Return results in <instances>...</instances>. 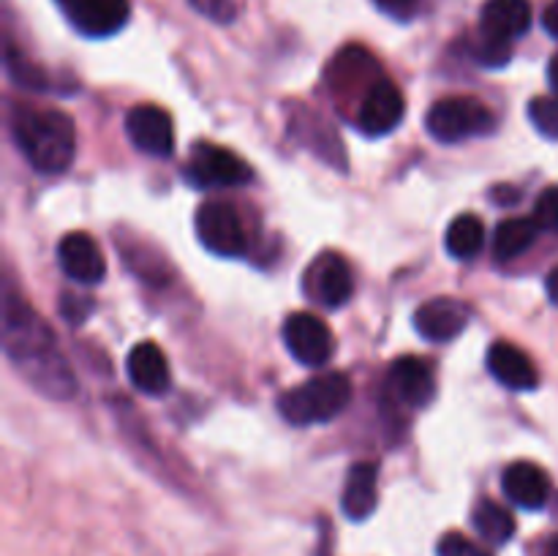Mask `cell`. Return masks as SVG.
<instances>
[{"instance_id": "cell-1", "label": "cell", "mask_w": 558, "mask_h": 556, "mask_svg": "<svg viewBox=\"0 0 558 556\" xmlns=\"http://www.w3.org/2000/svg\"><path fill=\"white\" fill-rule=\"evenodd\" d=\"M5 352L16 368L49 398H71L76 379L58 352L52 330L20 298L5 300Z\"/></svg>"}, {"instance_id": "cell-2", "label": "cell", "mask_w": 558, "mask_h": 556, "mask_svg": "<svg viewBox=\"0 0 558 556\" xmlns=\"http://www.w3.org/2000/svg\"><path fill=\"white\" fill-rule=\"evenodd\" d=\"M11 131L22 156L38 172L60 174L74 164V120L60 109L16 107L11 114Z\"/></svg>"}, {"instance_id": "cell-3", "label": "cell", "mask_w": 558, "mask_h": 556, "mask_svg": "<svg viewBox=\"0 0 558 556\" xmlns=\"http://www.w3.org/2000/svg\"><path fill=\"white\" fill-rule=\"evenodd\" d=\"M349 401H352V379L341 371H327L278 396V412L292 425H316L338 418Z\"/></svg>"}, {"instance_id": "cell-4", "label": "cell", "mask_w": 558, "mask_h": 556, "mask_svg": "<svg viewBox=\"0 0 558 556\" xmlns=\"http://www.w3.org/2000/svg\"><path fill=\"white\" fill-rule=\"evenodd\" d=\"M425 129L436 142L458 145V142L474 140V136L494 134L496 114L485 107L480 98L450 96L436 101L425 114Z\"/></svg>"}, {"instance_id": "cell-5", "label": "cell", "mask_w": 558, "mask_h": 556, "mask_svg": "<svg viewBox=\"0 0 558 556\" xmlns=\"http://www.w3.org/2000/svg\"><path fill=\"white\" fill-rule=\"evenodd\" d=\"M185 174L199 189H238L254 178L251 167L238 153L221 145H210V142L194 145L189 164H185Z\"/></svg>"}, {"instance_id": "cell-6", "label": "cell", "mask_w": 558, "mask_h": 556, "mask_svg": "<svg viewBox=\"0 0 558 556\" xmlns=\"http://www.w3.org/2000/svg\"><path fill=\"white\" fill-rule=\"evenodd\" d=\"M196 234H199L202 245L210 254L227 256V259L243 256L245 249H248L238 207L229 205V202L213 200L199 205V210H196Z\"/></svg>"}, {"instance_id": "cell-7", "label": "cell", "mask_w": 558, "mask_h": 556, "mask_svg": "<svg viewBox=\"0 0 558 556\" xmlns=\"http://www.w3.org/2000/svg\"><path fill=\"white\" fill-rule=\"evenodd\" d=\"M283 343H287L289 354L308 368L327 365L336 354V336L327 322L314 314H305V311L289 314V319L283 322Z\"/></svg>"}, {"instance_id": "cell-8", "label": "cell", "mask_w": 558, "mask_h": 556, "mask_svg": "<svg viewBox=\"0 0 558 556\" xmlns=\"http://www.w3.org/2000/svg\"><path fill=\"white\" fill-rule=\"evenodd\" d=\"M407 101L396 82L379 80L368 87L357 109V129L365 136H385L401 125Z\"/></svg>"}, {"instance_id": "cell-9", "label": "cell", "mask_w": 558, "mask_h": 556, "mask_svg": "<svg viewBox=\"0 0 558 556\" xmlns=\"http://www.w3.org/2000/svg\"><path fill=\"white\" fill-rule=\"evenodd\" d=\"M305 292L325 309H341L354 294V278L343 256L322 254L305 273Z\"/></svg>"}, {"instance_id": "cell-10", "label": "cell", "mask_w": 558, "mask_h": 556, "mask_svg": "<svg viewBox=\"0 0 558 556\" xmlns=\"http://www.w3.org/2000/svg\"><path fill=\"white\" fill-rule=\"evenodd\" d=\"M125 134L147 156L167 158L174 150V123L167 109L140 104L125 114Z\"/></svg>"}, {"instance_id": "cell-11", "label": "cell", "mask_w": 558, "mask_h": 556, "mask_svg": "<svg viewBox=\"0 0 558 556\" xmlns=\"http://www.w3.org/2000/svg\"><path fill=\"white\" fill-rule=\"evenodd\" d=\"M387 387L409 409H425L436 396V382L434 374H430V365L423 358H414V354L392 360L390 374H387Z\"/></svg>"}, {"instance_id": "cell-12", "label": "cell", "mask_w": 558, "mask_h": 556, "mask_svg": "<svg viewBox=\"0 0 558 556\" xmlns=\"http://www.w3.org/2000/svg\"><path fill=\"white\" fill-rule=\"evenodd\" d=\"M469 325V309L461 300L434 298L414 311V327L425 341L447 343L461 336Z\"/></svg>"}, {"instance_id": "cell-13", "label": "cell", "mask_w": 558, "mask_h": 556, "mask_svg": "<svg viewBox=\"0 0 558 556\" xmlns=\"http://www.w3.org/2000/svg\"><path fill=\"white\" fill-rule=\"evenodd\" d=\"M71 25L90 38L114 36L129 22V0H74L65 9Z\"/></svg>"}, {"instance_id": "cell-14", "label": "cell", "mask_w": 558, "mask_h": 556, "mask_svg": "<svg viewBox=\"0 0 558 556\" xmlns=\"http://www.w3.org/2000/svg\"><path fill=\"white\" fill-rule=\"evenodd\" d=\"M60 270L80 283H98L107 276V262L96 240L85 232L65 234L58 243Z\"/></svg>"}, {"instance_id": "cell-15", "label": "cell", "mask_w": 558, "mask_h": 556, "mask_svg": "<svg viewBox=\"0 0 558 556\" xmlns=\"http://www.w3.org/2000/svg\"><path fill=\"white\" fill-rule=\"evenodd\" d=\"M501 491L512 505L523 510H539L550 499V478L532 461H515L501 474Z\"/></svg>"}, {"instance_id": "cell-16", "label": "cell", "mask_w": 558, "mask_h": 556, "mask_svg": "<svg viewBox=\"0 0 558 556\" xmlns=\"http://www.w3.org/2000/svg\"><path fill=\"white\" fill-rule=\"evenodd\" d=\"M125 368H129V379L136 390L147 392V396H161L169 390V374L167 354L158 343L153 341H140L125 358Z\"/></svg>"}, {"instance_id": "cell-17", "label": "cell", "mask_w": 558, "mask_h": 556, "mask_svg": "<svg viewBox=\"0 0 558 556\" xmlns=\"http://www.w3.org/2000/svg\"><path fill=\"white\" fill-rule=\"evenodd\" d=\"M488 371L510 390H534L539 385L534 360L510 341H496L488 349Z\"/></svg>"}, {"instance_id": "cell-18", "label": "cell", "mask_w": 558, "mask_h": 556, "mask_svg": "<svg viewBox=\"0 0 558 556\" xmlns=\"http://www.w3.org/2000/svg\"><path fill=\"white\" fill-rule=\"evenodd\" d=\"M532 27V3L529 0H488L480 16V33L499 41H515Z\"/></svg>"}, {"instance_id": "cell-19", "label": "cell", "mask_w": 558, "mask_h": 556, "mask_svg": "<svg viewBox=\"0 0 558 556\" xmlns=\"http://www.w3.org/2000/svg\"><path fill=\"white\" fill-rule=\"evenodd\" d=\"M376 501H379V467L374 461L354 463L343 485V516L352 521H365L376 510Z\"/></svg>"}, {"instance_id": "cell-20", "label": "cell", "mask_w": 558, "mask_h": 556, "mask_svg": "<svg viewBox=\"0 0 558 556\" xmlns=\"http://www.w3.org/2000/svg\"><path fill=\"white\" fill-rule=\"evenodd\" d=\"M537 221L534 218H507L496 227L494 234V256L499 262H510L515 256H521L523 251L532 249V243L537 240Z\"/></svg>"}, {"instance_id": "cell-21", "label": "cell", "mask_w": 558, "mask_h": 556, "mask_svg": "<svg viewBox=\"0 0 558 556\" xmlns=\"http://www.w3.org/2000/svg\"><path fill=\"white\" fill-rule=\"evenodd\" d=\"M472 523L480 537L490 545L510 543L512 534H515V518H512V512L494 499H483L474 507Z\"/></svg>"}, {"instance_id": "cell-22", "label": "cell", "mask_w": 558, "mask_h": 556, "mask_svg": "<svg viewBox=\"0 0 558 556\" xmlns=\"http://www.w3.org/2000/svg\"><path fill=\"white\" fill-rule=\"evenodd\" d=\"M485 243V227L477 216L472 213H463L456 221L447 227V254L456 256V259H472V256L480 254Z\"/></svg>"}, {"instance_id": "cell-23", "label": "cell", "mask_w": 558, "mask_h": 556, "mask_svg": "<svg viewBox=\"0 0 558 556\" xmlns=\"http://www.w3.org/2000/svg\"><path fill=\"white\" fill-rule=\"evenodd\" d=\"M529 120L548 140H558V98L537 96L529 104Z\"/></svg>"}, {"instance_id": "cell-24", "label": "cell", "mask_w": 558, "mask_h": 556, "mask_svg": "<svg viewBox=\"0 0 558 556\" xmlns=\"http://www.w3.org/2000/svg\"><path fill=\"white\" fill-rule=\"evenodd\" d=\"M474 58L480 65H488V69H501V65L510 63L512 58V44L499 41V38H490L480 33V41L474 47Z\"/></svg>"}, {"instance_id": "cell-25", "label": "cell", "mask_w": 558, "mask_h": 556, "mask_svg": "<svg viewBox=\"0 0 558 556\" xmlns=\"http://www.w3.org/2000/svg\"><path fill=\"white\" fill-rule=\"evenodd\" d=\"M436 554L439 556H494L488 548H483L480 543H474L472 537L461 532H447L445 537L436 545Z\"/></svg>"}, {"instance_id": "cell-26", "label": "cell", "mask_w": 558, "mask_h": 556, "mask_svg": "<svg viewBox=\"0 0 558 556\" xmlns=\"http://www.w3.org/2000/svg\"><path fill=\"white\" fill-rule=\"evenodd\" d=\"M534 221H537L539 229H548V232H556L558 229V185H550L534 202Z\"/></svg>"}, {"instance_id": "cell-27", "label": "cell", "mask_w": 558, "mask_h": 556, "mask_svg": "<svg viewBox=\"0 0 558 556\" xmlns=\"http://www.w3.org/2000/svg\"><path fill=\"white\" fill-rule=\"evenodd\" d=\"M191 5L213 22H232L238 16V3L234 0H191Z\"/></svg>"}, {"instance_id": "cell-28", "label": "cell", "mask_w": 558, "mask_h": 556, "mask_svg": "<svg viewBox=\"0 0 558 556\" xmlns=\"http://www.w3.org/2000/svg\"><path fill=\"white\" fill-rule=\"evenodd\" d=\"M379 5V11H385L387 16L398 22H409L417 14V0H374Z\"/></svg>"}, {"instance_id": "cell-29", "label": "cell", "mask_w": 558, "mask_h": 556, "mask_svg": "<svg viewBox=\"0 0 558 556\" xmlns=\"http://www.w3.org/2000/svg\"><path fill=\"white\" fill-rule=\"evenodd\" d=\"M543 25H545V31L550 33V36L558 38V0H554V3H550L548 9H545Z\"/></svg>"}, {"instance_id": "cell-30", "label": "cell", "mask_w": 558, "mask_h": 556, "mask_svg": "<svg viewBox=\"0 0 558 556\" xmlns=\"http://www.w3.org/2000/svg\"><path fill=\"white\" fill-rule=\"evenodd\" d=\"M545 289H548V298L554 300V305H558V267L548 273V281H545Z\"/></svg>"}, {"instance_id": "cell-31", "label": "cell", "mask_w": 558, "mask_h": 556, "mask_svg": "<svg viewBox=\"0 0 558 556\" xmlns=\"http://www.w3.org/2000/svg\"><path fill=\"white\" fill-rule=\"evenodd\" d=\"M548 76H550V85H554V90H558V55H556L554 60H550Z\"/></svg>"}, {"instance_id": "cell-32", "label": "cell", "mask_w": 558, "mask_h": 556, "mask_svg": "<svg viewBox=\"0 0 558 556\" xmlns=\"http://www.w3.org/2000/svg\"><path fill=\"white\" fill-rule=\"evenodd\" d=\"M545 556H558V534L548 540V545H545Z\"/></svg>"}, {"instance_id": "cell-33", "label": "cell", "mask_w": 558, "mask_h": 556, "mask_svg": "<svg viewBox=\"0 0 558 556\" xmlns=\"http://www.w3.org/2000/svg\"><path fill=\"white\" fill-rule=\"evenodd\" d=\"M58 3H60V5H63V9H69V5H71V3H74V0H58Z\"/></svg>"}]
</instances>
